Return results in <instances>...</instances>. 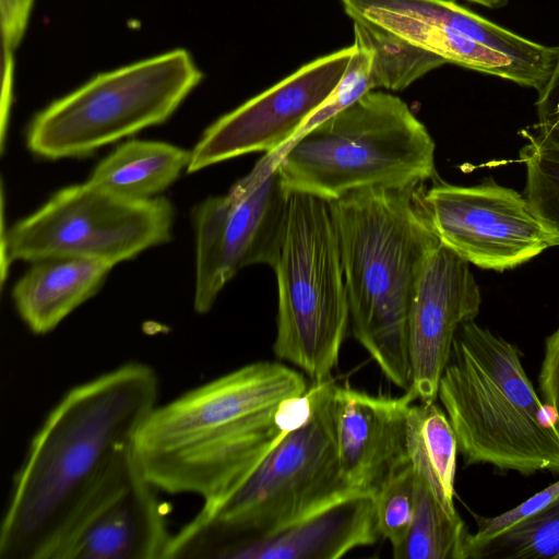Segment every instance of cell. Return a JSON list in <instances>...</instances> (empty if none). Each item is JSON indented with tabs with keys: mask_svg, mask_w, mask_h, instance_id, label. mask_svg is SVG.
Returning <instances> with one entry per match:
<instances>
[{
	"mask_svg": "<svg viewBox=\"0 0 559 559\" xmlns=\"http://www.w3.org/2000/svg\"><path fill=\"white\" fill-rule=\"evenodd\" d=\"M159 382L130 361L70 389L33 437L0 526L3 559H52L155 408Z\"/></svg>",
	"mask_w": 559,
	"mask_h": 559,
	"instance_id": "1",
	"label": "cell"
},
{
	"mask_svg": "<svg viewBox=\"0 0 559 559\" xmlns=\"http://www.w3.org/2000/svg\"><path fill=\"white\" fill-rule=\"evenodd\" d=\"M416 400L411 390L391 397L336 384L335 441L340 471L348 486L374 493L390 476L409 464L406 421Z\"/></svg>",
	"mask_w": 559,
	"mask_h": 559,
	"instance_id": "16",
	"label": "cell"
},
{
	"mask_svg": "<svg viewBox=\"0 0 559 559\" xmlns=\"http://www.w3.org/2000/svg\"><path fill=\"white\" fill-rule=\"evenodd\" d=\"M353 19L468 70L539 92L554 69L558 47L515 34L453 0H341Z\"/></svg>",
	"mask_w": 559,
	"mask_h": 559,
	"instance_id": "10",
	"label": "cell"
},
{
	"mask_svg": "<svg viewBox=\"0 0 559 559\" xmlns=\"http://www.w3.org/2000/svg\"><path fill=\"white\" fill-rule=\"evenodd\" d=\"M478 5H483L489 9H501L503 8L509 0H465Z\"/></svg>",
	"mask_w": 559,
	"mask_h": 559,
	"instance_id": "31",
	"label": "cell"
},
{
	"mask_svg": "<svg viewBox=\"0 0 559 559\" xmlns=\"http://www.w3.org/2000/svg\"><path fill=\"white\" fill-rule=\"evenodd\" d=\"M415 190L367 188L330 201L353 336L404 391L412 382L409 305L424 262L439 243L416 206Z\"/></svg>",
	"mask_w": 559,
	"mask_h": 559,
	"instance_id": "3",
	"label": "cell"
},
{
	"mask_svg": "<svg viewBox=\"0 0 559 559\" xmlns=\"http://www.w3.org/2000/svg\"><path fill=\"white\" fill-rule=\"evenodd\" d=\"M34 0H0L2 50L14 52L22 40Z\"/></svg>",
	"mask_w": 559,
	"mask_h": 559,
	"instance_id": "29",
	"label": "cell"
},
{
	"mask_svg": "<svg viewBox=\"0 0 559 559\" xmlns=\"http://www.w3.org/2000/svg\"><path fill=\"white\" fill-rule=\"evenodd\" d=\"M468 530L460 514L449 513L417 476L416 501L408 534L395 559H466Z\"/></svg>",
	"mask_w": 559,
	"mask_h": 559,
	"instance_id": "22",
	"label": "cell"
},
{
	"mask_svg": "<svg viewBox=\"0 0 559 559\" xmlns=\"http://www.w3.org/2000/svg\"><path fill=\"white\" fill-rule=\"evenodd\" d=\"M520 160L526 169L524 195L533 212L559 246V123H537L520 131Z\"/></svg>",
	"mask_w": 559,
	"mask_h": 559,
	"instance_id": "21",
	"label": "cell"
},
{
	"mask_svg": "<svg viewBox=\"0 0 559 559\" xmlns=\"http://www.w3.org/2000/svg\"><path fill=\"white\" fill-rule=\"evenodd\" d=\"M354 45L317 58L213 122L191 151L189 174L289 143L341 82Z\"/></svg>",
	"mask_w": 559,
	"mask_h": 559,
	"instance_id": "13",
	"label": "cell"
},
{
	"mask_svg": "<svg viewBox=\"0 0 559 559\" xmlns=\"http://www.w3.org/2000/svg\"><path fill=\"white\" fill-rule=\"evenodd\" d=\"M536 108L538 123H559V47L550 76L538 92Z\"/></svg>",
	"mask_w": 559,
	"mask_h": 559,
	"instance_id": "30",
	"label": "cell"
},
{
	"mask_svg": "<svg viewBox=\"0 0 559 559\" xmlns=\"http://www.w3.org/2000/svg\"><path fill=\"white\" fill-rule=\"evenodd\" d=\"M437 399L466 465L559 474V427L528 379L516 345L474 320L462 324Z\"/></svg>",
	"mask_w": 559,
	"mask_h": 559,
	"instance_id": "4",
	"label": "cell"
},
{
	"mask_svg": "<svg viewBox=\"0 0 559 559\" xmlns=\"http://www.w3.org/2000/svg\"><path fill=\"white\" fill-rule=\"evenodd\" d=\"M156 489L134 449L126 452L75 518L52 559H166L173 535Z\"/></svg>",
	"mask_w": 559,
	"mask_h": 559,
	"instance_id": "14",
	"label": "cell"
},
{
	"mask_svg": "<svg viewBox=\"0 0 559 559\" xmlns=\"http://www.w3.org/2000/svg\"><path fill=\"white\" fill-rule=\"evenodd\" d=\"M331 378L312 383V415L287 433L237 485L171 536L166 559H225L236 546L275 531L353 489L342 477ZM355 489V488H354Z\"/></svg>",
	"mask_w": 559,
	"mask_h": 559,
	"instance_id": "5",
	"label": "cell"
},
{
	"mask_svg": "<svg viewBox=\"0 0 559 559\" xmlns=\"http://www.w3.org/2000/svg\"><path fill=\"white\" fill-rule=\"evenodd\" d=\"M111 269L95 260L74 257L33 261L13 287L16 310L32 332L46 334L96 295Z\"/></svg>",
	"mask_w": 559,
	"mask_h": 559,
	"instance_id": "18",
	"label": "cell"
},
{
	"mask_svg": "<svg viewBox=\"0 0 559 559\" xmlns=\"http://www.w3.org/2000/svg\"><path fill=\"white\" fill-rule=\"evenodd\" d=\"M174 218V206L163 197L128 199L88 181L66 187L4 234L3 267L49 257L90 259L114 267L167 242Z\"/></svg>",
	"mask_w": 559,
	"mask_h": 559,
	"instance_id": "9",
	"label": "cell"
},
{
	"mask_svg": "<svg viewBox=\"0 0 559 559\" xmlns=\"http://www.w3.org/2000/svg\"><path fill=\"white\" fill-rule=\"evenodd\" d=\"M354 44L371 56L374 88L402 91L445 62L385 29L360 19H353Z\"/></svg>",
	"mask_w": 559,
	"mask_h": 559,
	"instance_id": "23",
	"label": "cell"
},
{
	"mask_svg": "<svg viewBox=\"0 0 559 559\" xmlns=\"http://www.w3.org/2000/svg\"><path fill=\"white\" fill-rule=\"evenodd\" d=\"M271 267L278 292L275 356L301 369L312 383L331 379L349 311L330 201L289 191Z\"/></svg>",
	"mask_w": 559,
	"mask_h": 559,
	"instance_id": "7",
	"label": "cell"
},
{
	"mask_svg": "<svg viewBox=\"0 0 559 559\" xmlns=\"http://www.w3.org/2000/svg\"><path fill=\"white\" fill-rule=\"evenodd\" d=\"M436 144L397 96L370 91L281 148L288 191L337 200L367 188L415 190L436 177Z\"/></svg>",
	"mask_w": 559,
	"mask_h": 559,
	"instance_id": "6",
	"label": "cell"
},
{
	"mask_svg": "<svg viewBox=\"0 0 559 559\" xmlns=\"http://www.w3.org/2000/svg\"><path fill=\"white\" fill-rule=\"evenodd\" d=\"M557 498H559V480L539 492H536L521 504L499 515L481 516L474 514L477 530L474 534L469 533L468 535L466 559H471L472 552L477 547L493 538L521 519L548 506Z\"/></svg>",
	"mask_w": 559,
	"mask_h": 559,
	"instance_id": "27",
	"label": "cell"
},
{
	"mask_svg": "<svg viewBox=\"0 0 559 559\" xmlns=\"http://www.w3.org/2000/svg\"><path fill=\"white\" fill-rule=\"evenodd\" d=\"M191 152L159 142L133 140L119 145L95 167L88 182L133 200H147L188 168Z\"/></svg>",
	"mask_w": 559,
	"mask_h": 559,
	"instance_id": "19",
	"label": "cell"
},
{
	"mask_svg": "<svg viewBox=\"0 0 559 559\" xmlns=\"http://www.w3.org/2000/svg\"><path fill=\"white\" fill-rule=\"evenodd\" d=\"M559 559V498L477 547L471 559Z\"/></svg>",
	"mask_w": 559,
	"mask_h": 559,
	"instance_id": "24",
	"label": "cell"
},
{
	"mask_svg": "<svg viewBox=\"0 0 559 559\" xmlns=\"http://www.w3.org/2000/svg\"><path fill=\"white\" fill-rule=\"evenodd\" d=\"M406 449L418 478L449 513L459 514L454 506L457 441L445 412L436 402L411 405Z\"/></svg>",
	"mask_w": 559,
	"mask_h": 559,
	"instance_id": "20",
	"label": "cell"
},
{
	"mask_svg": "<svg viewBox=\"0 0 559 559\" xmlns=\"http://www.w3.org/2000/svg\"><path fill=\"white\" fill-rule=\"evenodd\" d=\"M201 80L181 48L99 73L34 117L27 147L46 159L91 155L165 122Z\"/></svg>",
	"mask_w": 559,
	"mask_h": 559,
	"instance_id": "8",
	"label": "cell"
},
{
	"mask_svg": "<svg viewBox=\"0 0 559 559\" xmlns=\"http://www.w3.org/2000/svg\"><path fill=\"white\" fill-rule=\"evenodd\" d=\"M353 45L355 50L341 82L329 99L307 119L293 140L376 90L371 76L370 53L362 47Z\"/></svg>",
	"mask_w": 559,
	"mask_h": 559,
	"instance_id": "26",
	"label": "cell"
},
{
	"mask_svg": "<svg viewBox=\"0 0 559 559\" xmlns=\"http://www.w3.org/2000/svg\"><path fill=\"white\" fill-rule=\"evenodd\" d=\"M414 199L439 242L480 269H513L554 247L525 195L492 180L475 186L437 180L418 187Z\"/></svg>",
	"mask_w": 559,
	"mask_h": 559,
	"instance_id": "12",
	"label": "cell"
},
{
	"mask_svg": "<svg viewBox=\"0 0 559 559\" xmlns=\"http://www.w3.org/2000/svg\"><path fill=\"white\" fill-rule=\"evenodd\" d=\"M379 536L374 493L353 488L236 546L225 559H336Z\"/></svg>",
	"mask_w": 559,
	"mask_h": 559,
	"instance_id": "17",
	"label": "cell"
},
{
	"mask_svg": "<svg viewBox=\"0 0 559 559\" xmlns=\"http://www.w3.org/2000/svg\"><path fill=\"white\" fill-rule=\"evenodd\" d=\"M480 305L469 263L439 242L424 262L407 318L408 390L419 402L437 401L455 334L477 317Z\"/></svg>",
	"mask_w": 559,
	"mask_h": 559,
	"instance_id": "15",
	"label": "cell"
},
{
	"mask_svg": "<svg viewBox=\"0 0 559 559\" xmlns=\"http://www.w3.org/2000/svg\"><path fill=\"white\" fill-rule=\"evenodd\" d=\"M538 389L544 404L559 427V325L545 341Z\"/></svg>",
	"mask_w": 559,
	"mask_h": 559,
	"instance_id": "28",
	"label": "cell"
},
{
	"mask_svg": "<svg viewBox=\"0 0 559 559\" xmlns=\"http://www.w3.org/2000/svg\"><path fill=\"white\" fill-rule=\"evenodd\" d=\"M417 475L407 464L390 476L374 492L379 534L396 550L404 543L414 515Z\"/></svg>",
	"mask_w": 559,
	"mask_h": 559,
	"instance_id": "25",
	"label": "cell"
},
{
	"mask_svg": "<svg viewBox=\"0 0 559 559\" xmlns=\"http://www.w3.org/2000/svg\"><path fill=\"white\" fill-rule=\"evenodd\" d=\"M281 154L265 153L226 194L210 197L193 209L198 313L209 312L243 267L272 266L289 193L278 169Z\"/></svg>",
	"mask_w": 559,
	"mask_h": 559,
	"instance_id": "11",
	"label": "cell"
},
{
	"mask_svg": "<svg viewBox=\"0 0 559 559\" xmlns=\"http://www.w3.org/2000/svg\"><path fill=\"white\" fill-rule=\"evenodd\" d=\"M309 389L299 371L255 361L155 406L134 441L152 485L210 504L237 485L287 433L277 405Z\"/></svg>",
	"mask_w": 559,
	"mask_h": 559,
	"instance_id": "2",
	"label": "cell"
}]
</instances>
